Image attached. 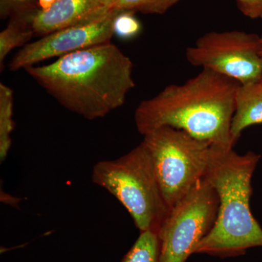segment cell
I'll return each instance as SVG.
<instances>
[{"label": "cell", "mask_w": 262, "mask_h": 262, "mask_svg": "<svg viewBox=\"0 0 262 262\" xmlns=\"http://www.w3.org/2000/svg\"><path fill=\"white\" fill-rule=\"evenodd\" d=\"M24 70L61 106L89 120L102 118L120 108L135 87L134 63L112 42Z\"/></svg>", "instance_id": "cell-1"}, {"label": "cell", "mask_w": 262, "mask_h": 262, "mask_svg": "<svg viewBox=\"0 0 262 262\" xmlns=\"http://www.w3.org/2000/svg\"><path fill=\"white\" fill-rule=\"evenodd\" d=\"M239 82L208 69L184 84L167 86L136 108V129L143 136L171 127L207 141L232 149L230 127Z\"/></svg>", "instance_id": "cell-2"}, {"label": "cell", "mask_w": 262, "mask_h": 262, "mask_svg": "<svg viewBox=\"0 0 262 262\" xmlns=\"http://www.w3.org/2000/svg\"><path fill=\"white\" fill-rule=\"evenodd\" d=\"M261 156L253 151L239 155L232 149L211 146L204 177L214 188L219 208L214 225L194 250L218 257L244 255L262 247V228L250 206L251 180Z\"/></svg>", "instance_id": "cell-3"}, {"label": "cell", "mask_w": 262, "mask_h": 262, "mask_svg": "<svg viewBox=\"0 0 262 262\" xmlns=\"http://www.w3.org/2000/svg\"><path fill=\"white\" fill-rule=\"evenodd\" d=\"M91 181L121 203L140 232L160 233L171 210L164 199L151 158L142 142L117 159L95 164Z\"/></svg>", "instance_id": "cell-4"}, {"label": "cell", "mask_w": 262, "mask_h": 262, "mask_svg": "<svg viewBox=\"0 0 262 262\" xmlns=\"http://www.w3.org/2000/svg\"><path fill=\"white\" fill-rule=\"evenodd\" d=\"M141 142L151 158L164 199L172 210L204 177L212 145L168 126L151 131Z\"/></svg>", "instance_id": "cell-5"}, {"label": "cell", "mask_w": 262, "mask_h": 262, "mask_svg": "<svg viewBox=\"0 0 262 262\" xmlns=\"http://www.w3.org/2000/svg\"><path fill=\"white\" fill-rule=\"evenodd\" d=\"M219 198L205 177L172 208L160 229V262H186L216 220Z\"/></svg>", "instance_id": "cell-6"}, {"label": "cell", "mask_w": 262, "mask_h": 262, "mask_svg": "<svg viewBox=\"0 0 262 262\" xmlns=\"http://www.w3.org/2000/svg\"><path fill=\"white\" fill-rule=\"evenodd\" d=\"M261 37L242 31L211 32L186 51L188 62L227 76L241 84L262 77Z\"/></svg>", "instance_id": "cell-7"}, {"label": "cell", "mask_w": 262, "mask_h": 262, "mask_svg": "<svg viewBox=\"0 0 262 262\" xmlns=\"http://www.w3.org/2000/svg\"><path fill=\"white\" fill-rule=\"evenodd\" d=\"M122 11L110 10L98 18L60 29L43 36L39 40L29 42L13 57L10 70H24L49 58H60L84 48L111 42L115 35V19Z\"/></svg>", "instance_id": "cell-8"}, {"label": "cell", "mask_w": 262, "mask_h": 262, "mask_svg": "<svg viewBox=\"0 0 262 262\" xmlns=\"http://www.w3.org/2000/svg\"><path fill=\"white\" fill-rule=\"evenodd\" d=\"M104 0H56L46 10L37 8L32 16L35 35H47L60 29L67 28L93 20L110 11Z\"/></svg>", "instance_id": "cell-9"}, {"label": "cell", "mask_w": 262, "mask_h": 262, "mask_svg": "<svg viewBox=\"0 0 262 262\" xmlns=\"http://www.w3.org/2000/svg\"><path fill=\"white\" fill-rule=\"evenodd\" d=\"M259 124H262V77L253 82L239 84L237 90L230 127L234 145L245 129Z\"/></svg>", "instance_id": "cell-10"}, {"label": "cell", "mask_w": 262, "mask_h": 262, "mask_svg": "<svg viewBox=\"0 0 262 262\" xmlns=\"http://www.w3.org/2000/svg\"><path fill=\"white\" fill-rule=\"evenodd\" d=\"M35 9L26 10L10 17V21L4 30L0 33V65L3 64L7 56L15 48L29 44L35 35L33 28L32 16Z\"/></svg>", "instance_id": "cell-11"}, {"label": "cell", "mask_w": 262, "mask_h": 262, "mask_svg": "<svg viewBox=\"0 0 262 262\" xmlns=\"http://www.w3.org/2000/svg\"><path fill=\"white\" fill-rule=\"evenodd\" d=\"M13 91L3 82L0 83V161H5L11 147L13 121Z\"/></svg>", "instance_id": "cell-12"}, {"label": "cell", "mask_w": 262, "mask_h": 262, "mask_svg": "<svg viewBox=\"0 0 262 262\" xmlns=\"http://www.w3.org/2000/svg\"><path fill=\"white\" fill-rule=\"evenodd\" d=\"M121 262H160L159 233L151 230L140 232Z\"/></svg>", "instance_id": "cell-13"}, {"label": "cell", "mask_w": 262, "mask_h": 262, "mask_svg": "<svg viewBox=\"0 0 262 262\" xmlns=\"http://www.w3.org/2000/svg\"><path fill=\"white\" fill-rule=\"evenodd\" d=\"M180 0H104L108 9L132 11L144 14L161 15Z\"/></svg>", "instance_id": "cell-14"}, {"label": "cell", "mask_w": 262, "mask_h": 262, "mask_svg": "<svg viewBox=\"0 0 262 262\" xmlns=\"http://www.w3.org/2000/svg\"><path fill=\"white\" fill-rule=\"evenodd\" d=\"M132 11H122L114 24L115 35L124 39H130L137 37L141 32V24Z\"/></svg>", "instance_id": "cell-15"}, {"label": "cell", "mask_w": 262, "mask_h": 262, "mask_svg": "<svg viewBox=\"0 0 262 262\" xmlns=\"http://www.w3.org/2000/svg\"><path fill=\"white\" fill-rule=\"evenodd\" d=\"M38 8L37 0H0L1 19L10 18L26 10Z\"/></svg>", "instance_id": "cell-16"}, {"label": "cell", "mask_w": 262, "mask_h": 262, "mask_svg": "<svg viewBox=\"0 0 262 262\" xmlns=\"http://www.w3.org/2000/svg\"><path fill=\"white\" fill-rule=\"evenodd\" d=\"M239 11L251 19L262 18V0H236Z\"/></svg>", "instance_id": "cell-17"}, {"label": "cell", "mask_w": 262, "mask_h": 262, "mask_svg": "<svg viewBox=\"0 0 262 262\" xmlns=\"http://www.w3.org/2000/svg\"><path fill=\"white\" fill-rule=\"evenodd\" d=\"M56 0H37L38 8L46 10L54 4Z\"/></svg>", "instance_id": "cell-18"}, {"label": "cell", "mask_w": 262, "mask_h": 262, "mask_svg": "<svg viewBox=\"0 0 262 262\" xmlns=\"http://www.w3.org/2000/svg\"><path fill=\"white\" fill-rule=\"evenodd\" d=\"M259 53L262 56V36H261V45H260Z\"/></svg>", "instance_id": "cell-19"}]
</instances>
